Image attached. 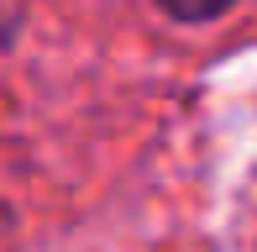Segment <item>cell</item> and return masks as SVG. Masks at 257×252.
<instances>
[{"label": "cell", "instance_id": "1", "mask_svg": "<svg viewBox=\"0 0 257 252\" xmlns=\"http://www.w3.org/2000/svg\"><path fill=\"white\" fill-rule=\"evenodd\" d=\"M168 16H179V21H210V16H220V11H231V0H158Z\"/></svg>", "mask_w": 257, "mask_h": 252}]
</instances>
